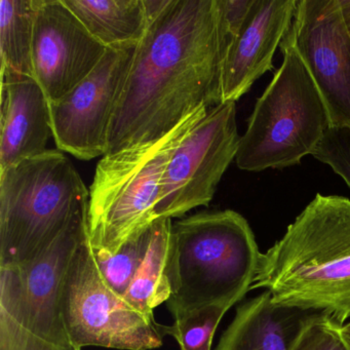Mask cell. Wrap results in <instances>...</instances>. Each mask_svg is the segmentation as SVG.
I'll list each match as a JSON object with an SVG mask.
<instances>
[{
  "label": "cell",
  "instance_id": "6da1fadb",
  "mask_svg": "<svg viewBox=\"0 0 350 350\" xmlns=\"http://www.w3.org/2000/svg\"><path fill=\"white\" fill-rule=\"evenodd\" d=\"M231 40L218 0H170L137 46L106 154L159 140L202 106L221 104Z\"/></svg>",
  "mask_w": 350,
  "mask_h": 350
},
{
  "label": "cell",
  "instance_id": "7a4b0ae2",
  "mask_svg": "<svg viewBox=\"0 0 350 350\" xmlns=\"http://www.w3.org/2000/svg\"><path fill=\"white\" fill-rule=\"evenodd\" d=\"M255 288L278 304L321 311L343 325L350 317V200L317 193L262 254Z\"/></svg>",
  "mask_w": 350,
  "mask_h": 350
},
{
  "label": "cell",
  "instance_id": "3957f363",
  "mask_svg": "<svg viewBox=\"0 0 350 350\" xmlns=\"http://www.w3.org/2000/svg\"><path fill=\"white\" fill-rule=\"evenodd\" d=\"M262 254L245 217L200 212L172 226L169 310L175 319L211 305L231 307L251 290Z\"/></svg>",
  "mask_w": 350,
  "mask_h": 350
},
{
  "label": "cell",
  "instance_id": "277c9868",
  "mask_svg": "<svg viewBox=\"0 0 350 350\" xmlns=\"http://www.w3.org/2000/svg\"><path fill=\"white\" fill-rule=\"evenodd\" d=\"M89 198L79 172L59 150L0 172V266L36 258L88 208Z\"/></svg>",
  "mask_w": 350,
  "mask_h": 350
},
{
  "label": "cell",
  "instance_id": "5b68a950",
  "mask_svg": "<svg viewBox=\"0 0 350 350\" xmlns=\"http://www.w3.org/2000/svg\"><path fill=\"white\" fill-rule=\"evenodd\" d=\"M210 109L202 106L159 140L102 157L88 204V230L94 250L114 253L159 220L161 182L172 153Z\"/></svg>",
  "mask_w": 350,
  "mask_h": 350
},
{
  "label": "cell",
  "instance_id": "8992f818",
  "mask_svg": "<svg viewBox=\"0 0 350 350\" xmlns=\"http://www.w3.org/2000/svg\"><path fill=\"white\" fill-rule=\"evenodd\" d=\"M284 61L256 102L235 157L243 171L299 165L331 126L321 94L294 46L282 42Z\"/></svg>",
  "mask_w": 350,
  "mask_h": 350
},
{
  "label": "cell",
  "instance_id": "52a82bcc",
  "mask_svg": "<svg viewBox=\"0 0 350 350\" xmlns=\"http://www.w3.org/2000/svg\"><path fill=\"white\" fill-rule=\"evenodd\" d=\"M88 232V208L36 258L0 266V348H15L33 338L60 349L73 348L63 319L69 268Z\"/></svg>",
  "mask_w": 350,
  "mask_h": 350
},
{
  "label": "cell",
  "instance_id": "ba28073f",
  "mask_svg": "<svg viewBox=\"0 0 350 350\" xmlns=\"http://www.w3.org/2000/svg\"><path fill=\"white\" fill-rule=\"evenodd\" d=\"M63 319L70 345L118 350H151L163 345L161 325L139 312L104 280L89 230L69 268L63 297Z\"/></svg>",
  "mask_w": 350,
  "mask_h": 350
},
{
  "label": "cell",
  "instance_id": "9c48e42d",
  "mask_svg": "<svg viewBox=\"0 0 350 350\" xmlns=\"http://www.w3.org/2000/svg\"><path fill=\"white\" fill-rule=\"evenodd\" d=\"M239 143L235 102L211 108L172 153L161 182L159 220L208 206Z\"/></svg>",
  "mask_w": 350,
  "mask_h": 350
},
{
  "label": "cell",
  "instance_id": "30bf717a",
  "mask_svg": "<svg viewBox=\"0 0 350 350\" xmlns=\"http://www.w3.org/2000/svg\"><path fill=\"white\" fill-rule=\"evenodd\" d=\"M138 44L107 49L101 62L68 94L50 102L59 150L83 161L104 157L116 106Z\"/></svg>",
  "mask_w": 350,
  "mask_h": 350
},
{
  "label": "cell",
  "instance_id": "8fae6325",
  "mask_svg": "<svg viewBox=\"0 0 350 350\" xmlns=\"http://www.w3.org/2000/svg\"><path fill=\"white\" fill-rule=\"evenodd\" d=\"M282 42L304 63L331 126H350V34L338 0H298Z\"/></svg>",
  "mask_w": 350,
  "mask_h": 350
},
{
  "label": "cell",
  "instance_id": "7c38bea8",
  "mask_svg": "<svg viewBox=\"0 0 350 350\" xmlns=\"http://www.w3.org/2000/svg\"><path fill=\"white\" fill-rule=\"evenodd\" d=\"M34 79L49 101L64 97L101 62L107 49L63 0H34Z\"/></svg>",
  "mask_w": 350,
  "mask_h": 350
},
{
  "label": "cell",
  "instance_id": "4fadbf2b",
  "mask_svg": "<svg viewBox=\"0 0 350 350\" xmlns=\"http://www.w3.org/2000/svg\"><path fill=\"white\" fill-rule=\"evenodd\" d=\"M298 0H253L231 40L221 70V103L235 102L273 68L274 54L290 30Z\"/></svg>",
  "mask_w": 350,
  "mask_h": 350
},
{
  "label": "cell",
  "instance_id": "5bb4252c",
  "mask_svg": "<svg viewBox=\"0 0 350 350\" xmlns=\"http://www.w3.org/2000/svg\"><path fill=\"white\" fill-rule=\"evenodd\" d=\"M0 126V172L49 150L50 101L34 77L1 70Z\"/></svg>",
  "mask_w": 350,
  "mask_h": 350
},
{
  "label": "cell",
  "instance_id": "9a60e30c",
  "mask_svg": "<svg viewBox=\"0 0 350 350\" xmlns=\"http://www.w3.org/2000/svg\"><path fill=\"white\" fill-rule=\"evenodd\" d=\"M321 311L274 302L268 292L237 309L216 350H292L305 325Z\"/></svg>",
  "mask_w": 350,
  "mask_h": 350
},
{
  "label": "cell",
  "instance_id": "2e32d148",
  "mask_svg": "<svg viewBox=\"0 0 350 350\" xmlns=\"http://www.w3.org/2000/svg\"><path fill=\"white\" fill-rule=\"evenodd\" d=\"M106 49L138 44L149 27L143 0H63Z\"/></svg>",
  "mask_w": 350,
  "mask_h": 350
},
{
  "label": "cell",
  "instance_id": "e0dca14e",
  "mask_svg": "<svg viewBox=\"0 0 350 350\" xmlns=\"http://www.w3.org/2000/svg\"><path fill=\"white\" fill-rule=\"evenodd\" d=\"M172 226V219H159L153 223L148 251L124 296L130 306L148 317H153V310L171 297Z\"/></svg>",
  "mask_w": 350,
  "mask_h": 350
},
{
  "label": "cell",
  "instance_id": "ac0fdd59",
  "mask_svg": "<svg viewBox=\"0 0 350 350\" xmlns=\"http://www.w3.org/2000/svg\"><path fill=\"white\" fill-rule=\"evenodd\" d=\"M34 0L0 1L1 70L34 77L32 63Z\"/></svg>",
  "mask_w": 350,
  "mask_h": 350
},
{
  "label": "cell",
  "instance_id": "d6986e66",
  "mask_svg": "<svg viewBox=\"0 0 350 350\" xmlns=\"http://www.w3.org/2000/svg\"><path fill=\"white\" fill-rule=\"evenodd\" d=\"M151 237L152 225L126 241L114 253L92 247L104 280L122 298L146 256Z\"/></svg>",
  "mask_w": 350,
  "mask_h": 350
},
{
  "label": "cell",
  "instance_id": "ffe728a7",
  "mask_svg": "<svg viewBox=\"0 0 350 350\" xmlns=\"http://www.w3.org/2000/svg\"><path fill=\"white\" fill-rule=\"evenodd\" d=\"M230 305L217 304L204 307L175 319L170 327L161 325L165 335L177 340L180 350H211L215 332Z\"/></svg>",
  "mask_w": 350,
  "mask_h": 350
},
{
  "label": "cell",
  "instance_id": "44dd1931",
  "mask_svg": "<svg viewBox=\"0 0 350 350\" xmlns=\"http://www.w3.org/2000/svg\"><path fill=\"white\" fill-rule=\"evenodd\" d=\"M341 327L337 319L319 313L305 325L292 350H350Z\"/></svg>",
  "mask_w": 350,
  "mask_h": 350
},
{
  "label": "cell",
  "instance_id": "7402d4cb",
  "mask_svg": "<svg viewBox=\"0 0 350 350\" xmlns=\"http://www.w3.org/2000/svg\"><path fill=\"white\" fill-rule=\"evenodd\" d=\"M312 157L331 167L350 188V126H329Z\"/></svg>",
  "mask_w": 350,
  "mask_h": 350
},
{
  "label": "cell",
  "instance_id": "603a6c76",
  "mask_svg": "<svg viewBox=\"0 0 350 350\" xmlns=\"http://www.w3.org/2000/svg\"><path fill=\"white\" fill-rule=\"evenodd\" d=\"M223 23L231 38H234L245 22L253 0H218Z\"/></svg>",
  "mask_w": 350,
  "mask_h": 350
},
{
  "label": "cell",
  "instance_id": "cb8c5ba5",
  "mask_svg": "<svg viewBox=\"0 0 350 350\" xmlns=\"http://www.w3.org/2000/svg\"><path fill=\"white\" fill-rule=\"evenodd\" d=\"M149 24L157 19L169 5L170 0H143Z\"/></svg>",
  "mask_w": 350,
  "mask_h": 350
},
{
  "label": "cell",
  "instance_id": "d4e9b609",
  "mask_svg": "<svg viewBox=\"0 0 350 350\" xmlns=\"http://www.w3.org/2000/svg\"><path fill=\"white\" fill-rule=\"evenodd\" d=\"M344 23L350 34V0H338Z\"/></svg>",
  "mask_w": 350,
  "mask_h": 350
},
{
  "label": "cell",
  "instance_id": "484cf974",
  "mask_svg": "<svg viewBox=\"0 0 350 350\" xmlns=\"http://www.w3.org/2000/svg\"><path fill=\"white\" fill-rule=\"evenodd\" d=\"M342 334H343L344 338H345L346 341L350 344V321L347 323H343L342 325Z\"/></svg>",
  "mask_w": 350,
  "mask_h": 350
},
{
  "label": "cell",
  "instance_id": "4316f807",
  "mask_svg": "<svg viewBox=\"0 0 350 350\" xmlns=\"http://www.w3.org/2000/svg\"><path fill=\"white\" fill-rule=\"evenodd\" d=\"M67 350H77V349H75V348H69V349H67Z\"/></svg>",
  "mask_w": 350,
  "mask_h": 350
}]
</instances>
